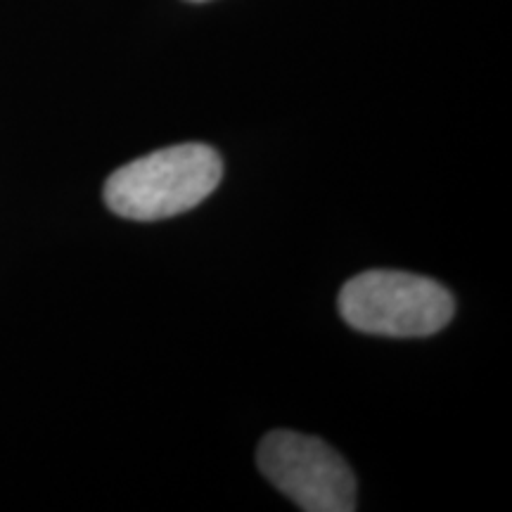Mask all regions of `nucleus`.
I'll list each match as a JSON object with an SVG mask.
<instances>
[{
    "label": "nucleus",
    "instance_id": "1",
    "mask_svg": "<svg viewBox=\"0 0 512 512\" xmlns=\"http://www.w3.org/2000/svg\"><path fill=\"white\" fill-rule=\"evenodd\" d=\"M221 155L204 143H181L121 166L105 183V202L128 221H162L195 209L219 188Z\"/></svg>",
    "mask_w": 512,
    "mask_h": 512
},
{
    "label": "nucleus",
    "instance_id": "2",
    "mask_svg": "<svg viewBox=\"0 0 512 512\" xmlns=\"http://www.w3.org/2000/svg\"><path fill=\"white\" fill-rule=\"evenodd\" d=\"M344 323L377 337H430L451 323L456 299L437 280L403 271H366L337 299Z\"/></svg>",
    "mask_w": 512,
    "mask_h": 512
},
{
    "label": "nucleus",
    "instance_id": "3",
    "mask_svg": "<svg viewBox=\"0 0 512 512\" xmlns=\"http://www.w3.org/2000/svg\"><path fill=\"white\" fill-rule=\"evenodd\" d=\"M261 475L306 512H354L356 477L323 439L275 430L256 451Z\"/></svg>",
    "mask_w": 512,
    "mask_h": 512
},
{
    "label": "nucleus",
    "instance_id": "4",
    "mask_svg": "<svg viewBox=\"0 0 512 512\" xmlns=\"http://www.w3.org/2000/svg\"><path fill=\"white\" fill-rule=\"evenodd\" d=\"M192 3H204V0H192Z\"/></svg>",
    "mask_w": 512,
    "mask_h": 512
}]
</instances>
